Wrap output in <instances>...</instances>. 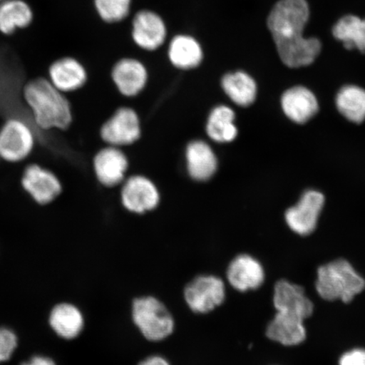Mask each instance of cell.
<instances>
[{"label": "cell", "mask_w": 365, "mask_h": 365, "mask_svg": "<svg viewBox=\"0 0 365 365\" xmlns=\"http://www.w3.org/2000/svg\"><path fill=\"white\" fill-rule=\"evenodd\" d=\"M235 120V113L230 107L220 105L214 108L205 124L207 136L218 143H228L235 140L238 135Z\"/></svg>", "instance_id": "22"}, {"label": "cell", "mask_w": 365, "mask_h": 365, "mask_svg": "<svg viewBox=\"0 0 365 365\" xmlns=\"http://www.w3.org/2000/svg\"><path fill=\"white\" fill-rule=\"evenodd\" d=\"M332 34L346 49L357 48L365 53V20L355 16L342 17L333 26Z\"/></svg>", "instance_id": "25"}, {"label": "cell", "mask_w": 365, "mask_h": 365, "mask_svg": "<svg viewBox=\"0 0 365 365\" xmlns=\"http://www.w3.org/2000/svg\"><path fill=\"white\" fill-rule=\"evenodd\" d=\"M93 165L99 184L106 188H114L125 180L130 162L120 148L108 145L96 153Z\"/></svg>", "instance_id": "10"}, {"label": "cell", "mask_w": 365, "mask_h": 365, "mask_svg": "<svg viewBox=\"0 0 365 365\" xmlns=\"http://www.w3.org/2000/svg\"><path fill=\"white\" fill-rule=\"evenodd\" d=\"M48 79L61 93L72 94L83 88L88 74L78 59L67 56L59 58L50 65Z\"/></svg>", "instance_id": "14"}, {"label": "cell", "mask_w": 365, "mask_h": 365, "mask_svg": "<svg viewBox=\"0 0 365 365\" xmlns=\"http://www.w3.org/2000/svg\"><path fill=\"white\" fill-rule=\"evenodd\" d=\"M138 365H170V364L162 356L154 355L143 360Z\"/></svg>", "instance_id": "30"}, {"label": "cell", "mask_w": 365, "mask_h": 365, "mask_svg": "<svg viewBox=\"0 0 365 365\" xmlns=\"http://www.w3.org/2000/svg\"><path fill=\"white\" fill-rule=\"evenodd\" d=\"M36 130L21 118H9L0 129V159L10 163L24 161L36 145Z\"/></svg>", "instance_id": "5"}, {"label": "cell", "mask_w": 365, "mask_h": 365, "mask_svg": "<svg viewBox=\"0 0 365 365\" xmlns=\"http://www.w3.org/2000/svg\"><path fill=\"white\" fill-rule=\"evenodd\" d=\"M143 126L135 109L118 108L100 129V136L104 143L115 148L130 147L140 139Z\"/></svg>", "instance_id": "6"}, {"label": "cell", "mask_w": 365, "mask_h": 365, "mask_svg": "<svg viewBox=\"0 0 365 365\" xmlns=\"http://www.w3.org/2000/svg\"><path fill=\"white\" fill-rule=\"evenodd\" d=\"M225 285L212 275L196 277L185 287V300L195 313L205 314L221 305L225 299Z\"/></svg>", "instance_id": "8"}, {"label": "cell", "mask_w": 365, "mask_h": 365, "mask_svg": "<svg viewBox=\"0 0 365 365\" xmlns=\"http://www.w3.org/2000/svg\"><path fill=\"white\" fill-rule=\"evenodd\" d=\"M222 88L232 102L241 107H247L257 98L255 81L243 71L228 73L222 77Z\"/></svg>", "instance_id": "24"}, {"label": "cell", "mask_w": 365, "mask_h": 365, "mask_svg": "<svg viewBox=\"0 0 365 365\" xmlns=\"http://www.w3.org/2000/svg\"><path fill=\"white\" fill-rule=\"evenodd\" d=\"M21 365H56L51 359L43 357V356H35L31 358L29 362L22 364Z\"/></svg>", "instance_id": "31"}, {"label": "cell", "mask_w": 365, "mask_h": 365, "mask_svg": "<svg viewBox=\"0 0 365 365\" xmlns=\"http://www.w3.org/2000/svg\"><path fill=\"white\" fill-rule=\"evenodd\" d=\"M337 109L351 122L362 123L365 120V91L359 86H346L336 96Z\"/></svg>", "instance_id": "26"}, {"label": "cell", "mask_w": 365, "mask_h": 365, "mask_svg": "<svg viewBox=\"0 0 365 365\" xmlns=\"http://www.w3.org/2000/svg\"><path fill=\"white\" fill-rule=\"evenodd\" d=\"M227 277L234 289L240 292L257 289L264 280L262 264L249 255H240L227 268Z\"/></svg>", "instance_id": "17"}, {"label": "cell", "mask_w": 365, "mask_h": 365, "mask_svg": "<svg viewBox=\"0 0 365 365\" xmlns=\"http://www.w3.org/2000/svg\"><path fill=\"white\" fill-rule=\"evenodd\" d=\"M34 21V11L25 0H3L0 2V33L11 35L24 29Z\"/></svg>", "instance_id": "23"}, {"label": "cell", "mask_w": 365, "mask_h": 365, "mask_svg": "<svg viewBox=\"0 0 365 365\" xmlns=\"http://www.w3.org/2000/svg\"><path fill=\"white\" fill-rule=\"evenodd\" d=\"M111 78L118 93L135 98L147 86L149 74L143 62L133 58L120 59L112 68Z\"/></svg>", "instance_id": "13"}, {"label": "cell", "mask_w": 365, "mask_h": 365, "mask_svg": "<svg viewBox=\"0 0 365 365\" xmlns=\"http://www.w3.org/2000/svg\"><path fill=\"white\" fill-rule=\"evenodd\" d=\"M324 203L325 198L322 193L316 190L307 191L295 207L287 210L285 214L287 225L299 235L312 234L316 230Z\"/></svg>", "instance_id": "11"}, {"label": "cell", "mask_w": 365, "mask_h": 365, "mask_svg": "<svg viewBox=\"0 0 365 365\" xmlns=\"http://www.w3.org/2000/svg\"><path fill=\"white\" fill-rule=\"evenodd\" d=\"M123 207L138 215L154 211L161 202L158 186L150 178L135 175L123 182L120 190Z\"/></svg>", "instance_id": "7"}, {"label": "cell", "mask_w": 365, "mask_h": 365, "mask_svg": "<svg viewBox=\"0 0 365 365\" xmlns=\"http://www.w3.org/2000/svg\"><path fill=\"white\" fill-rule=\"evenodd\" d=\"M339 365H365V349H355L349 351L341 356Z\"/></svg>", "instance_id": "29"}, {"label": "cell", "mask_w": 365, "mask_h": 365, "mask_svg": "<svg viewBox=\"0 0 365 365\" xmlns=\"http://www.w3.org/2000/svg\"><path fill=\"white\" fill-rule=\"evenodd\" d=\"M307 0H280L268 16L267 26L282 61L290 68L307 66L322 50L317 38H305L303 31L309 20Z\"/></svg>", "instance_id": "1"}, {"label": "cell", "mask_w": 365, "mask_h": 365, "mask_svg": "<svg viewBox=\"0 0 365 365\" xmlns=\"http://www.w3.org/2000/svg\"><path fill=\"white\" fill-rule=\"evenodd\" d=\"M23 97L33 114L36 129L66 130L71 125L73 110L70 99L47 77H38L26 83Z\"/></svg>", "instance_id": "2"}, {"label": "cell", "mask_w": 365, "mask_h": 365, "mask_svg": "<svg viewBox=\"0 0 365 365\" xmlns=\"http://www.w3.org/2000/svg\"><path fill=\"white\" fill-rule=\"evenodd\" d=\"M168 56L173 67L181 71H190L202 63L204 53L202 45L194 36L179 34L172 38Z\"/></svg>", "instance_id": "19"}, {"label": "cell", "mask_w": 365, "mask_h": 365, "mask_svg": "<svg viewBox=\"0 0 365 365\" xmlns=\"http://www.w3.org/2000/svg\"><path fill=\"white\" fill-rule=\"evenodd\" d=\"M132 0H94L96 11L103 21L116 23L129 15Z\"/></svg>", "instance_id": "27"}, {"label": "cell", "mask_w": 365, "mask_h": 365, "mask_svg": "<svg viewBox=\"0 0 365 365\" xmlns=\"http://www.w3.org/2000/svg\"><path fill=\"white\" fill-rule=\"evenodd\" d=\"M50 326L65 339H74L84 327V317L81 310L71 304H59L52 309Z\"/></svg>", "instance_id": "21"}, {"label": "cell", "mask_w": 365, "mask_h": 365, "mask_svg": "<svg viewBox=\"0 0 365 365\" xmlns=\"http://www.w3.org/2000/svg\"><path fill=\"white\" fill-rule=\"evenodd\" d=\"M2 1H3V0H0V2H2Z\"/></svg>", "instance_id": "32"}, {"label": "cell", "mask_w": 365, "mask_h": 365, "mask_svg": "<svg viewBox=\"0 0 365 365\" xmlns=\"http://www.w3.org/2000/svg\"><path fill=\"white\" fill-rule=\"evenodd\" d=\"M17 346L15 333L6 328L0 327V362L10 359Z\"/></svg>", "instance_id": "28"}, {"label": "cell", "mask_w": 365, "mask_h": 365, "mask_svg": "<svg viewBox=\"0 0 365 365\" xmlns=\"http://www.w3.org/2000/svg\"><path fill=\"white\" fill-rule=\"evenodd\" d=\"M21 185L36 204L52 203L61 195L63 185L53 171L36 163H30L21 177Z\"/></svg>", "instance_id": "9"}, {"label": "cell", "mask_w": 365, "mask_h": 365, "mask_svg": "<svg viewBox=\"0 0 365 365\" xmlns=\"http://www.w3.org/2000/svg\"><path fill=\"white\" fill-rule=\"evenodd\" d=\"M317 290L322 299L349 303L364 289L365 281L349 262L336 259L319 268Z\"/></svg>", "instance_id": "3"}, {"label": "cell", "mask_w": 365, "mask_h": 365, "mask_svg": "<svg viewBox=\"0 0 365 365\" xmlns=\"http://www.w3.org/2000/svg\"><path fill=\"white\" fill-rule=\"evenodd\" d=\"M131 36L139 48L145 51H155L165 43L167 26L158 13L140 11L132 21Z\"/></svg>", "instance_id": "12"}, {"label": "cell", "mask_w": 365, "mask_h": 365, "mask_svg": "<svg viewBox=\"0 0 365 365\" xmlns=\"http://www.w3.org/2000/svg\"><path fill=\"white\" fill-rule=\"evenodd\" d=\"M186 170L191 180L205 182L217 171L218 162L210 145L202 140L190 141L185 148Z\"/></svg>", "instance_id": "15"}, {"label": "cell", "mask_w": 365, "mask_h": 365, "mask_svg": "<svg viewBox=\"0 0 365 365\" xmlns=\"http://www.w3.org/2000/svg\"><path fill=\"white\" fill-rule=\"evenodd\" d=\"M304 322V319L292 314L277 312L267 328V336L282 345H298L307 337Z\"/></svg>", "instance_id": "20"}, {"label": "cell", "mask_w": 365, "mask_h": 365, "mask_svg": "<svg viewBox=\"0 0 365 365\" xmlns=\"http://www.w3.org/2000/svg\"><path fill=\"white\" fill-rule=\"evenodd\" d=\"M132 319L141 334L149 341L166 339L175 330V319L161 301L140 297L132 304Z\"/></svg>", "instance_id": "4"}, {"label": "cell", "mask_w": 365, "mask_h": 365, "mask_svg": "<svg viewBox=\"0 0 365 365\" xmlns=\"http://www.w3.org/2000/svg\"><path fill=\"white\" fill-rule=\"evenodd\" d=\"M281 103L286 115L298 124H304L319 110L316 96L303 86H295L285 91Z\"/></svg>", "instance_id": "18"}, {"label": "cell", "mask_w": 365, "mask_h": 365, "mask_svg": "<svg viewBox=\"0 0 365 365\" xmlns=\"http://www.w3.org/2000/svg\"><path fill=\"white\" fill-rule=\"evenodd\" d=\"M273 304L277 312L304 319L312 316L314 305L302 287L286 280L277 282L274 289Z\"/></svg>", "instance_id": "16"}]
</instances>
